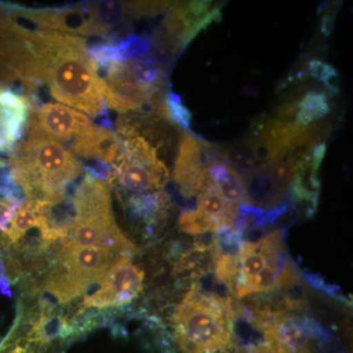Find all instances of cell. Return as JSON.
Segmentation results:
<instances>
[{
  "label": "cell",
  "mask_w": 353,
  "mask_h": 353,
  "mask_svg": "<svg viewBox=\"0 0 353 353\" xmlns=\"http://www.w3.org/2000/svg\"><path fill=\"white\" fill-rule=\"evenodd\" d=\"M334 29V19L330 15H325L321 21V32L325 37L331 36Z\"/></svg>",
  "instance_id": "d6986e66"
},
{
  "label": "cell",
  "mask_w": 353,
  "mask_h": 353,
  "mask_svg": "<svg viewBox=\"0 0 353 353\" xmlns=\"http://www.w3.org/2000/svg\"><path fill=\"white\" fill-rule=\"evenodd\" d=\"M201 141V139L185 132L179 145L173 178L185 199H190L196 194L197 181L203 170Z\"/></svg>",
  "instance_id": "8fae6325"
},
{
  "label": "cell",
  "mask_w": 353,
  "mask_h": 353,
  "mask_svg": "<svg viewBox=\"0 0 353 353\" xmlns=\"http://www.w3.org/2000/svg\"><path fill=\"white\" fill-rule=\"evenodd\" d=\"M117 255L101 246L76 248L65 243L59 264L46 280V292L58 303L81 296L94 283L103 279Z\"/></svg>",
  "instance_id": "5b68a950"
},
{
  "label": "cell",
  "mask_w": 353,
  "mask_h": 353,
  "mask_svg": "<svg viewBox=\"0 0 353 353\" xmlns=\"http://www.w3.org/2000/svg\"><path fill=\"white\" fill-rule=\"evenodd\" d=\"M167 109H168L169 120L176 123L183 129L190 131L192 129V114L190 109L183 104L180 95L174 92L171 88H168L165 99Z\"/></svg>",
  "instance_id": "e0dca14e"
},
{
  "label": "cell",
  "mask_w": 353,
  "mask_h": 353,
  "mask_svg": "<svg viewBox=\"0 0 353 353\" xmlns=\"http://www.w3.org/2000/svg\"><path fill=\"white\" fill-rule=\"evenodd\" d=\"M9 166L28 199L61 202L66 188L81 175L82 164L57 139L28 132L11 152Z\"/></svg>",
  "instance_id": "7a4b0ae2"
},
{
  "label": "cell",
  "mask_w": 353,
  "mask_h": 353,
  "mask_svg": "<svg viewBox=\"0 0 353 353\" xmlns=\"http://www.w3.org/2000/svg\"><path fill=\"white\" fill-rule=\"evenodd\" d=\"M97 126L87 115L76 109L48 102L30 109L27 132L44 134L70 145L87 136Z\"/></svg>",
  "instance_id": "52a82bcc"
},
{
  "label": "cell",
  "mask_w": 353,
  "mask_h": 353,
  "mask_svg": "<svg viewBox=\"0 0 353 353\" xmlns=\"http://www.w3.org/2000/svg\"><path fill=\"white\" fill-rule=\"evenodd\" d=\"M169 179V171L163 162L150 165L132 161L125 158L112 169L108 182L118 183L123 190L132 194H145L150 190L162 189Z\"/></svg>",
  "instance_id": "30bf717a"
},
{
  "label": "cell",
  "mask_w": 353,
  "mask_h": 353,
  "mask_svg": "<svg viewBox=\"0 0 353 353\" xmlns=\"http://www.w3.org/2000/svg\"><path fill=\"white\" fill-rule=\"evenodd\" d=\"M178 222L181 230L187 234H201L209 232L216 233L213 223L199 209L183 211L181 213Z\"/></svg>",
  "instance_id": "2e32d148"
},
{
  "label": "cell",
  "mask_w": 353,
  "mask_h": 353,
  "mask_svg": "<svg viewBox=\"0 0 353 353\" xmlns=\"http://www.w3.org/2000/svg\"><path fill=\"white\" fill-rule=\"evenodd\" d=\"M73 204V236L67 243L76 248L101 246L108 230L116 224L108 185L101 179L85 176L76 190Z\"/></svg>",
  "instance_id": "8992f818"
},
{
  "label": "cell",
  "mask_w": 353,
  "mask_h": 353,
  "mask_svg": "<svg viewBox=\"0 0 353 353\" xmlns=\"http://www.w3.org/2000/svg\"><path fill=\"white\" fill-rule=\"evenodd\" d=\"M239 256L241 281L238 285L245 288L250 294L292 287L297 281L294 267L288 262L280 231L257 241H245Z\"/></svg>",
  "instance_id": "277c9868"
},
{
  "label": "cell",
  "mask_w": 353,
  "mask_h": 353,
  "mask_svg": "<svg viewBox=\"0 0 353 353\" xmlns=\"http://www.w3.org/2000/svg\"><path fill=\"white\" fill-rule=\"evenodd\" d=\"M31 104L15 90L0 85V153L12 152L26 134Z\"/></svg>",
  "instance_id": "9c48e42d"
},
{
  "label": "cell",
  "mask_w": 353,
  "mask_h": 353,
  "mask_svg": "<svg viewBox=\"0 0 353 353\" xmlns=\"http://www.w3.org/2000/svg\"><path fill=\"white\" fill-rule=\"evenodd\" d=\"M145 272L128 256L113 262L99 289L83 301V308L119 307L132 303L143 290Z\"/></svg>",
  "instance_id": "ba28073f"
},
{
  "label": "cell",
  "mask_w": 353,
  "mask_h": 353,
  "mask_svg": "<svg viewBox=\"0 0 353 353\" xmlns=\"http://www.w3.org/2000/svg\"><path fill=\"white\" fill-rule=\"evenodd\" d=\"M240 260L236 253L223 252L219 248H216L215 273L216 278L231 288L239 285L236 278L240 273Z\"/></svg>",
  "instance_id": "5bb4252c"
},
{
  "label": "cell",
  "mask_w": 353,
  "mask_h": 353,
  "mask_svg": "<svg viewBox=\"0 0 353 353\" xmlns=\"http://www.w3.org/2000/svg\"><path fill=\"white\" fill-rule=\"evenodd\" d=\"M331 112L329 99L325 92L310 90L297 102V112L294 122L297 126L306 128L326 117Z\"/></svg>",
  "instance_id": "7c38bea8"
},
{
  "label": "cell",
  "mask_w": 353,
  "mask_h": 353,
  "mask_svg": "<svg viewBox=\"0 0 353 353\" xmlns=\"http://www.w3.org/2000/svg\"><path fill=\"white\" fill-rule=\"evenodd\" d=\"M308 74L314 80L324 83L330 94L336 95L340 92L338 83L340 74H339L338 70L331 64L323 62L319 59H311L308 62Z\"/></svg>",
  "instance_id": "9a60e30c"
},
{
  "label": "cell",
  "mask_w": 353,
  "mask_h": 353,
  "mask_svg": "<svg viewBox=\"0 0 353 353\" xmlns=\"http://www.w3.org/2000/svg\"><path fill=\"white\" fill-rule=\"evenodd\" d=\"M34 57V80L48 88L53 99L82 110L99 126L112 131L103 97L104 83L97 64L88 53V41L65 32L26 28Z\"/></svg>",
  "instance_id": "6da1fadb"
},
{
  "label": "cell",
  "mask_w": 353,
  "mask_h": 353,
  "mask_svg": "<svg viewBox=\"0 0 353 353\" xmlns=\"http://www.w3.org/2000/svg\"><path fill=\"white\" fill-rule=\"evenodd\" d=\"M296 112L297 102L292 101L285 103L284 105L279 106L276 111V116L278 119L292 122V118L296 119Z\"/></svg>",
  "instance_id": "ac0fdd59"
},
{
  "label": "cell",
  "mask_w": 353,
  "mask_h": 353,
  "mask_svg": "<svg viewBox=\"0 0 353 353\" xmlns=\"http://www.w3.org/2000/svg\"><path fill=\"white\" fill-rule=\"evenodd\" d=\"M0 353H29V352H28V347H24V345H12V347L4 348V350H2Z\"/></svg>",
  "instance_id": "ffe728a7"
},
{
  "label": "cell",
  "mask_w": 353,
  "mask_h": 353,
  "mask_svg": "<svg viewBox=\"0 0 353 353\" xmlns=\"http://www.w3.org/2000/svg\"><path fill=\"white\" fill-rule=\"evenodd\" d=\"M225 162L241 176L248 175L259 168V158L252 138L234 143L224 154Z\"/></svg>",
  "instance_id": "4fadbf2b"
},
{
  "label": "cell",
  "mask_w": 353,
  "mask_h": 353,
  "mask_svg": "<svg viewBox=\"0 0 353 353\" xmlns=\"http://www.w3.org/2000/svg\"><path fill=\"white\" fill-rule=\"evenodd\" d=\"M174 327L183 353H223L233 336L231 304L194 288L176 307Z\"/></svg>",
  "instance_id": "3957f363"
}]
</instances>
